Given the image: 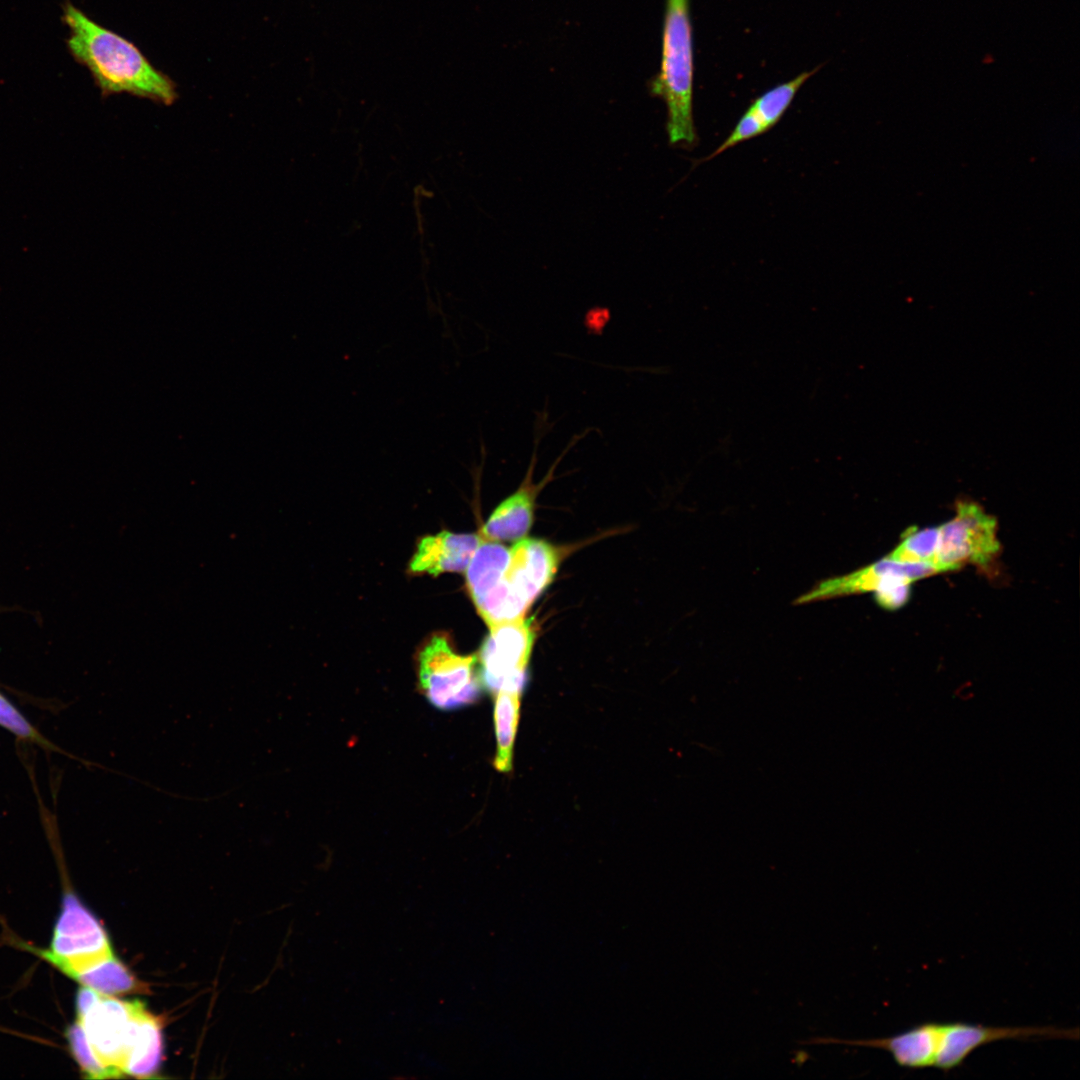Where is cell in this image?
Wrapping results in <instances>:
<instances>
[{"label": "cell", "instance_id": "6da1fadb", "mask_svg": "<svg viewBox=\"0 0 1080 1080\" xmlns=\"http://www.w3.org/2000/svg\"><path fill=\"white\" fill-rule=\"evenodd\" d=\"M561 555L560 548L541 539L523 538L511 547L481 542L466 568V587L485 623L525 618L552 583Z\"/></svg>", "mask_w": 1080, "mask_h": 1080}, {"label": "cell", "instance_id": "7a4b0ae2", "mask_svg": "<svg viewBox=\"0 0 1080 1080\" xmlns=\"http://www.w3.org/2000/svg\"><path fill=\"white\" fill-rule=\"evenodd\" d=\"M62 19L69 29V52L90 71L103 96L128 93L164 105L176 100L172 79L156 69L133 43L69 1L63 5Z\"/></svg>", "mask_w": 1080, "mask_h": 1080}, {"label": "cell", "instance_id": "3957f363", "mask_svg": "<svg viewBox=\"0 0 1080 1080\" xmlns=\"http://www.w3.org/2000/svg\"><path fill=\"white\" fill-rule=\"evenodd\" d=\"M690 0H666L661 65L650 85L651 93L667 106L666 130L671 145L697 143L693 119V46Z\"/></svg>", "mask_w": 1080, "mask_h": 1080}, {"label": "cell", "instance_id": "277c9868", "mask_svg": "<svg viewBox=\"0 0 1080 1080\" xmlns=\"http://www.w3.org/2000/svg\"><path fill=\"white\" fill-rule=\"evenodd\" d=\"M477 657L455 652L447 633L430 635L417 654L419 688L437 709L452 711L479 698Z\"/></svg>", "mask_w": 1080, "mask_h": 1080}, {"label": "cell", "instance_id": "5b68a950", "mask_svg": "<svg viewBox=\"0 0 1080 1080\" xmlns=\"http://www.w3.org/2000/svg\"><path fill=\"white\" fill-rule=\"evenodd\" d=\"M76 1021L99 1062L118 1078L139 1011L138 1000L124 1001L82 986L76 995Z\"/></svg>", "mask_w": 1080, "mask_h": 1080}, {"label": "cell", "instance_id": "8992f818", "mask_svg": "<svg viewBox=\"0 0 1080 1080\" xmlns=\"http://www.w3.org/2000/svg\"><path fill=\"white\" fill-rule=\"evenodd\" d=\"M37 951L43 959L76 981L114 956L105 929L71 891L63 897L50 946Z\"/></svg>", "mask_w": 1080, "mask_h": 1080}, {"label": "cell", "instance_id": "52a82bcc", "mask_svg": "<svg viewBox=\"0 0 1080 1080\" xmlns=\"http://www.w3.org/2000/svg\"><path fill=\"white\" fill-rule=\"evenodd\" d=\"M938 529L933 565L939 573L966 563L986 566L1000 553L997 520L974 501L959 500L954 517Z\"/></svg>", "mask_w": 1080, "mask_h": 1080}, {"label": "cell", "instance_id": "ba28073f", "mask_svg": "<svg viewBox=\"0 0 1080 1080\" xmlns=\"http://www.w3.org/2000/svg\"><path fill=\"white\" fill-rule=\"evenodd\" d=\"M489 628L478 655L481 685L493 693L522 692L536 635L532 621L522 618Z\"/></svg>", "mask_w": 1080, "mask_h": 1080}, {"label": "cell", "instance_id": "9c48e42d", "mask_svg": "<svg viewBox=\"0 0 1080 1080\" xmlns=\"http://www.w3.org/2000/svg\"><path fill=\"white\" fill-rule=\"evenodd\" d=\"M540 429L537 420L533 453L530 459L526 475L518 489L502 501L483 526L480 537L487 541H519L529 532L533 519L535 500L540 490L551 480L554 470L563 455L570 450L584 434H578L572 438L564 451L551 466L547 475L537 484L533 483V471L537 462V451L540 439L545 432V426Z\"/></svg>", "mask_w": 1080, "mask_h": 1080}, {"label": "cell", "instance_id": "30bf717a", "mask_svg": "<svg viewBox=\"0 0 1080 1080\" xmlns=\"http://www.w3.org/2000/svg\"><path fill=\"white\" fill-rule=\"evenodd\" d=\"M945 1023L926 1022L885 1038L848 1040L834 1037H814L802 1044H845L878 1048L890 1053L895 1063L904 1068L934 1067L942 1044Z\"/></svg>", "mask_w": 1080, "mask_h": 1080}, {"label": "cell", "instance_id": "8fae6325", "mask_svg": "<svg viewBox=\"0 0 1080 1080\" xmlns=\"http://www.w3.org/2000/svg\"><path fill=\"white\" fill-rule=\"evenodd\" d=\"M479 534H455L442 531L419 539L409 563V572L437 576L443 572H462L469 565L481 543Z\"/></svg>", "mask_w": 1080, "mask_h": 1080}, {"label": "cell", "instance_id": "7c38bea8", "mask_svg": "<svg viewBox=\"0 0 1080 1080\" xmlns=\"http://www.w3.org/2000/svg\"><path fill=\"white\" fill-rule=\"evenodd\" d=\"M162 1056L161 1025L159 1020L143 1007L135 1020L123 1074L137 1078H152L160 1069Z\"/></svg>", "mask_w": 1080, "mask_h": 1080}, {"label": "cell", "instance_id": "4fadbf2b", "mask_svg": "<svg viewBox=\"0 0 1080 1080\" xmlns=\"http://www.w3.org/2000/svg\"><path fill=\"white\" fill-rule=\"evenodd\" d=\"M494 705V724L497 753L494 767L500 772L512 768L513 746L520 716V691H497Z\"/></svg>", "mask_w": 1080, "mask_h": 1080}, {"label": "cell", "instance_id": "5bb4252c", "mask_svg": "<svg viewBox=\"0 0 1080 1080\" xmlns=\"http://www.w3.org/2000/svg\"><path fill=\"white\" fill-rule=\"evenodd\" d=\"M78 982L101 994L115 996L143 991L144 986L115 956L83 974Z\"/></svg>", "mask_w": 1080, "mask_h": 1080}, {"label": "cell", "instance_id": "9a60e30c", "mask_svg": "<svg viewBox=\"0 0 1080 1080\" xmlns=\"http://www.w3.org/2000/svg\"><path fill=\"white\" fill-rule=\"evenodd\" d=\"M817 70L818 68L802 72L793 79L772 87L753 100L749 108L767 131L781 120L798 90Z\"/></svg>", "mask_w": 1080, "mask_h": 1080}, {"label": "cell", "instance_id": "2e32d148", "mask_svg": "<svg viewBox=\"0 0 1080 1080\" xmlns=\"http://www.w3.org/2000/svg\"><path fill=\"white\" fill-rule=\"evenodd\" d=\"M938 527L909 528L901 542L887 557L903 563H930L933 565L938 544Z\"/></svg>", "mask_w": 1080, "mask_h": 1080}, {"label": "cell", "instance_id": "e0dca14e", "mask_svg": "<svg viewBox=\"0 0 1080 1080\" xmlns=\"http://www.w3.org/2000/svg\"><path fill=\"white\" fill-rule=\"evenodd\" d=\"M66 1038L72 1056L80 1066L81 1072L89 1079L114 1078L112 1073L104 1067L95 1057L84 1033L77 1022L70 1025L66 1031Z\"/></svg>", "mask_w": 1080, "mask_h": 1080}, {"label": "cell", "instance_id": "ac0fdd59", "mask_svg": "<svg viewBox=\"0 0 1080 1080\" xmlns=\"http://www.w3.org/2000/svg\"><path fill=\"white\" fill-rule=\"evenodd\" d=\"M0 726L30 742L49 747V742L21 714V712L0 693Z\"/></svg>", "mask_w": 1080, "mask_h": 1080}, {"label": "cell", "instance_id": "d6986e66", "mask_svg": "<svg viewBox=\"0 0 1080 1080\" xmlns=\"http://www.w3.org/2000/svg\"><path fill=\"white\" fill-rule=\"evenodd\" d=\"M767 132V129L763 123L758 119L755 113L748 107L747 110L738 120L734 129L729 136L719 145V147L703 158L701 161H708L723 153L725 150L736 146L742 142L760 136Z\"/></svg>", "mask_w": 1080, "mask_h": 1080}]
</instances>
